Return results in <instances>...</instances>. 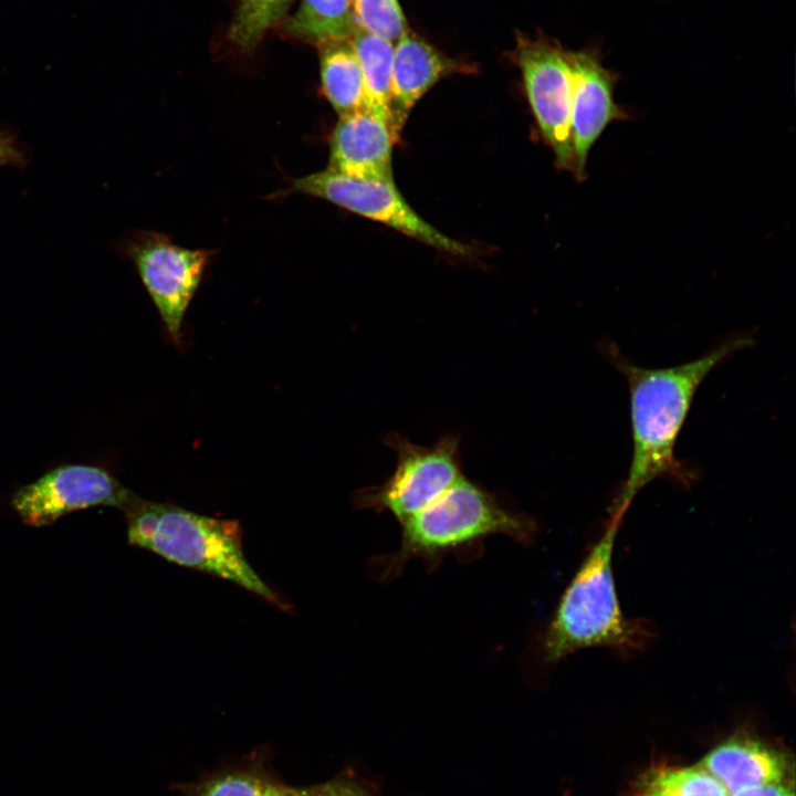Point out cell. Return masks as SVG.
Here are the masks:
<instances>
[{
    "mask_svg": "<svg viewBox=\"0 0 796 796\" xmlns=\"http://www.w3.org/2000/svg\"><path fill=\"white\" fill-rule=\"evenodd\" d=\"M752 343L750 335L731 336L693 360L664 368L638 366L615 344L603 345L605 356L628 385L632 437L629 471L610 513L625 516L639 491L657 479L682 486L695 481L694 471L675 455L695 392L714 368Z\"/></svg>",
    "mask_w": 796,
    "mask_h": 796,
    "instance_id": "obj_1",
    "label": "cell"
},
{
    "mask_svg": "<svg viewBox=\"0 0 796 796\" xmlns=\"http://www.w3.org/2000/svg\"><path fill=\"white\" fill-rule=\"evenodd\" d=\"M624 516L610 513L604 534L589 549L563 593L543 637V654L556 663L587 648L629 657L646 649L653 629L627 618L618 599L612 553Z\"/></svg>",
    "mask_w": 796,
    "mask_h": 796,
    "instance_id": "obj_2",
    "label": "cell"
},
{
    "mask_svg": "<svg viewBox=\"0 0 796 796\" xmlns=\"http://www.w3.org/2000/svg\"><path fill=\"white\" fill-rule=\"evenodd\" d=\"M126 514L128 544L180 566L230 580L282 606L248 563L238 522L140 500Z\"/></svg>",
    "mask_w": 796,
    "mask_h": 796,
    "instance_id": "obj_3",
    "label": "cell"
},
{
    "mask_svg": "<svg viewBox=\"0 0 796 796\" xmlns=\"http://www.w3.org/2000/svg\"><path fill=\"white\" fill-rule=\"evenodd\" d=\"M396 562L440 555L494 534L528 543L537 526L507 509L491 492L462 475L444 493L401 524Z\"/></svg>",
    "mask_w": 796,
    "mask_h": 796,
    "instance_id": "obj_4",
    "label": "cell"
},
{
    "mask_svg": "<svg viewBox=\"0 0 796 796\" xmlns=\"http://www.w3.org/2000/svg\"><path fill=\"white\" fill-rule=\"evenodd\" d=\"M384 442L396 453L395 470L380 485L355 495L359 507L388 512L401 524L463 475L458 434L446 433L430 446H420L390 432Z\"/></svg>",
    "mask_w": 796,
    "mask_h": 796,
    "instance_id": "obj_5",
    "label": "cell"
},
{
    "mask_svg": "<svg viewBox=\"0 0 796 796\" xmlns=\"http://www.w3.org/2000/svg\"><path fill=\"white\" fill-rule=\"evenodd\" d=\"M291 190L325 199L453 255L470 253L468 245L423 220L404 199L394 181L356 179L326 169L294 179Z\"/></svg>",
    "mask_w": 796,
    "mask_h": 796,
    "instance_id": "obj_6",
    "label": "cell"
},
{
    "mask_svg": "<svg viewBox=\"0 0 796 796\" xmlns=\"http://www.w3.org/2000/svg\"><path fill=\"white\" fill-rule=\"evenodd\" d=\"M140 498L109 472L92 465L67 464L20 488L11 504L29 526L55 523L74 511L106 505L127 512Z\"/></svg>",
    "mask_w": 796,
    "mask_h": 796,
    "instance_id": "obj_7",
    "label": "cell"
},
{
    "mask_svg": "<svg viewBox=\"0 0 796 796\" xmlns=\"http://www.w3.org/2000/svg\"><path fill=\"white\" fill-rule=\"evenodd\" d=\"M127 254L170 337L179 343L185 313L200 284L211 252L180 247L160 233L142 232L129 240Z\"/></svg>",
    "mask_w": 796,
    "mask_h": 796,
    "instance_id": "obj_8",
    "label": "cell"
},
{
    "mask_svg": "<svg viewBox=\"0 0 796 796\" xmlns=\"http://www.w3.org/2000/svg\"><path fill=\"white\" fill-rule=\"evenodd\" d=\"M519 63L525 91L541 134L559 169L575 172L572 147V72L567 51L547 41L521 45Z\"/></svg>",
    "mask_w": 796,
    "mask_h": 796,
    "instance_id": "obj_9",
    "label": "cell"
},
{
    "mask_svg": "<svg viewBox=\"0 0 796 796\" xmlns=\"http://www.w3.org/2000/svg\"><path fill=\"white\" fill-rule=\"evenodd\" d=\"M572 72L570 136L575 158L574 176L586 178L588 154L614 122L629 118L615 100L617 75L607 69L597 48L567 51Z\"/></svg>",
    "mask_w": 796,
    "mask_h": 796,
    "instance_id": "obj_10",
    "label": "cell"
},
{
    "mask_svg": "<svg viewBox=\"0 0 796 796\" xmlns=\"http://www.w3.org/2000/svg\"><path fill=\"white\" fill-rule=\"evenodd\" d=\"M395 142L388 123L371 112L339 117L331 139L327 170L356 179L394 181Z\"/></svg>",
    "mask_w": 796,
    "mask_h": 796,
    "instance_id": "obj_11",
    "label": "cell"
},
{
    "mask_svg": "<svg viewBox=\"0 0 796 796\" xmlns=\"http://www.w3.org/2000/svg\"><path fill=\"white\" fill-rule=\"evenodd\" d=\"M450 70L429 44L406 30L394 45L389 127L396 138L419 98Z\"/></svg>",
    "mask_w": 796,
    "mask_h": 796,
    "instance_id": "obj_12",
    "label": "cell"
},
{
    "mask_svg": "<svg viewBox=\"0 0 796 796\" xmlns=\"http://www.w3.org/2000/svg\"><path fill=\"white\" fill-rule=\"evenodd\" d=\"M729 794L757 785L784 782L787 762L767 744L745 736L731 737L713 748L699 764Z\"/></svg>",
    "mask_w": 796,
    "mask_h": 796,
    "instance_id": "obj_13",
    "label": "cell"
},
{
    "mask_svg": "<svg viewBox=\"0 0 796 796\" xmlns=\"http://www.w3.org/2000/svg\"><path fill=\"white\" fill-rule=\"evenodd\" d=\"M323 92L339 117L366 111V92L359 61L350 39L321 44Z\"/></svg>",
    "mask_w": 796,
    "mask_h": 796,
    "instance_id": "obj_14",
    "label": "cell"
},
{
    "mask_svg": "<svg viewBox=\"0 0 796 796\" xmlns=\"http://www.w3.org/2000/svg\"><path fill=\"white\" fill-rule=\"evenodd\" d=\"M354 0H302L284 30L291 36L324 44L349 40L354 20Z\"/></svg>",
    "mask_w": 796,
    "mask_h": 796,
    "instance_id": "obj_15",
    "label": "cell"
},
{
    "mask_svg": "<svg viewBox=\"0 0 796 796\" xmlns=\"http://www.w3.org/2000/svg\"><path fill=\"white\" fill-rule=\"evenodd\" d=\"M362 69L366 111L381 117L389 125V102L394 43L367 33L355 25L352 38Z\"/></svg>",
    "mask_w": 796,
    "mask_h": 796,
    "instance_id": "obj_16",
    "label": "cell"
},
{
    "mask_svg": "<svg viewBox=\"0 0 796 796\" xmlns=\"http://www.w3.org/2000/svg\"><path fill=\"white\" fill-rule=\"evenodd\" d=\"M294 0H240L228 36L239 49L255 48Z\"/></svg>",
    "mask_w": 796,
    "mask_h": 796,
    "instance_id": "obj_17",
    "label": "cell"
},
{
    "mask_svg": "<svg viewBox=\"0 0 796 796\" xmlns=\"http://www.w3.org/2000/svg\"><path fill=\"white\" fill-rule=\"evenodd\" d=\"M642 796H730L726 788L702 767L661 773Z\"/></svg>",
    "mask_w": 796,
    "mask_h": 796,
    "instance_id": "obj_18",
    "label": "cell"
},
{
    "mask_svg": "<svg viewBox=\"0 0 796 796\" xmlns=\"http://www.w3.org/2000/svg\"><path fill=\"white\" fill-rule=\"evenodd\" d=\"M274 784L258 769H232L186 788V796H268Z\"/></svg>",
    "mask_w": 796,
    "mask_h": 796,
    "instance_id": "obj_19",
    "label": "cell"
},
{
    "mask_svg": "<svg viewBox=\"0 0 796 796\" xmlns=\"http://www.w3.org/2000/svg\"><path fill=\"white\" fill-rule=\"evenodd\" d=\"M355 25L392 43L406 31L405 18L397 0H354Z\"/></svg>",
    "mask_w": 796,
    "mask_h": 796,
    "instance_id": "obj_20",
    "label": "cell"
},
{
    "mask_svg": "<svg viewBox=\"0 0 796 796\" xmlns=\"http://www.w3.org/2000/svg\"><path fill=\"white\" fill-rule=\"evenodd\" d=\"M293 796H373L358 784L334 779L305 788H293Z\"/></svg>",
    "mask_w": 796,
    "mask_h": 796,
    "instance_id": "obj_21",
    "label": "cell"
},
{
    "mask_svg": "<svg viewBox=\"0 0 796 796\" xmlns=\"http://www.w3.org/2000/svg\"><path fill=\"white\" fill-rule=\"evenodd\" d=\"M25 156L11 134L0 129V167H22Z\"/></svg>",
    "mask_w": 796,
    "mask_h": 796,
    "instance_id": "obj_22",
    "label": "cell"
},
{
    "mask_svg": "<svg viewBox=\"0 0 796 796\" xmlns=\"http://www.w3.org/2000/svg\"><path fill=\"white\" fill-rule=\"evenodd\" d=\"M730 796H794V789L779 782L743 788Z\"/></svg>",
    "mask_w": 796,
    "mask_h": 796,
    "instance_id": "obj_23",
    "label": "cell"
},
{
    "mask_svg": "<svg viewBox=\"0 0 796 796\" xmlns=\"http://www.w3.org/2000/svg\"><path fill=\"white\" fill-rule=\"evenodd\" d=\"M268 796H293V788L274 783Z\"/></svg>",
    "mask_w": 796,
    "mask_h": 796,
    "instance_id": "obj_24",
    "label": "cell"
}]
</instances>
